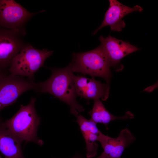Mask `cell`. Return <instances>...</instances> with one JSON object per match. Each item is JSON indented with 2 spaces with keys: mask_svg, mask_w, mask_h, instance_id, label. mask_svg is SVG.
<instances>
[{
  "mask_svg": "<svg viewBox=\"0 0 158 158\" xmlns=\"http://www.w3.org/2000/svg\"><path fill=\"white\" fill-rule=\"evenodd\" d=\"M10 74L8 71L6 70L0 68V79Z\"/></svg>",
  "mask_w": 158,
  "mask_h": 158,
  "instance_id": "obj_15",
  "label": "cell"
},
{
  "mask_svg": "<svg viewBox=\"0 0 158 158\" xmlns=\"http://www.w3.org/2000/svg\"><path fill=\"white\" fill-rule=\"evenodd\" d=\"M109 7L106 11L102 22L93 33L95 34L102 28L109 26L111 30L119 32L125 27L126 24L123 18L126 15L133 12H141L142 8L137 5L133 7L125 6L116 0H109Z\"/></svg>",
  "mask_w": 158,
  "mask_h": 158,
  "instance_id": "obj_8",
  "label": "cell"
},
{
  "mask_svg": "<svg viewBox=\"0 0 158 158\" xmlns=\"http://www.w3.org/2000/svg\"><path fill=\"white\" fill-rule=\"evenodd\" d=\"M93 100V108L89 112L91 117L90 119L96 124L99 123L104 124L107 129H108V124L112 121L118 119H131L134 117L133 114L130 111H127L121 116H114L107 110L99 99Z\"/></svg>",
  "mask_w": 158,
  "mask_h": 158,
  "instance_id": "obj_13",
  "label": "cell"
},
{
  "mask_svg": "<svg viewBox=\"0 0 158 158\" xmlns=\"http://www.w3.org/2000/svg\"><path fill=\"white\" fill-rule=\"evenodd\" d=\"M3 121V120L1 118H0V121Z\"/></svg>",
  "mask_w": 158,
  "mask_h": 158,
  "instance_id": "obj_18",
  "label": "cell"
},
{
  "mask_svg": "<svg viewBox=\"0 0 158 158\" xmlns=\"http://www.w3.org/2000/svg\"><path fill=\"white\" fill-rule=\"evenodd\" d=\"M13 0H0V27L25 32V26L34 15Z\"/></svg>",
  "mask_w": 158,
  "mask_h": 158,
  "instance_id": "obj_6",
  "label": "cell"
},
{
  "mask_svg": "<svg viewBox=\"0 0 158 158\" xmlns=\"http://www.w3.org/2000/svg\"><path fill=\"white\" fill-rule=\"evenodd\" d=\"M0 121V152L4 158H25L21 149L22 141Z\"/></svg>",
  "mask_w": 158,
  "mask_h": 158,
  "instance_id": "obj_11",
  "label": "cell"
},
{
  "mask_svg": "<svg viewBox=\"0 0 158 158\" xmlns=\"http://www.w3.org/2000/svg\"><path fill=\"white\" fill-rule=\"evenodd\" d=\"M97 158H112L106 155L103 152L99 157Z\"/></svg>",
  "mask_w": 158,
  "mask_h": 158,
  "instance_id": "obj_16",
  "label": "cell"
},
{
  "mask_svg": "<svg viewBox=\"0 0 158 158\" xmlns=\"http://www.w3.org/2000/svg\"><path fill=\"white\" fill-rule=\"evenodd\" d=\"M0 158H3L1 157L0 156Z\"/></svg>",
  "mask_w": 158,
  "mask_h": 158,
  "instance_id": "obj_19",
  "label": "cell"
},
{
  "mask_svg": "<svg viewBox=\"0 0 158 158\" xmlns=\"http://www.w3.org/2000/svg\"><path fill=\"white\" fill-rule=\"evenodd\" d=\"M36 99L32 97L29 103L21 105L18 112L11 118L3 121L4 126L22 142H32L42 145L43 141L37 136L40 118L35 110Z\"/></svg>",
  "mask_w": 158,
  "mask_h": 158,
  "instance_id": "obj_2",
  "label": "cell"
},
{
  "mask_svg": "<svg viewBox=\"0 0 158 158\" xmlns=\"http://www.w3.org/2000/svg\"><path fill=\"white\" fill-rule=\"evenodd\" d=\"M72 158H80L79 157H73Z\"/></svg>",
  "mask_w": 158,
  "mask_h": 158,
  "instance_id": "obj_17",
  "label": "cell"
},
{
  "mask_svg": "<svg viewBox=\"0 0 158 158\" xmlns=\"http://www.w3.org/2000/svg\"><path fill=\"white\" fill-rule=\"evenodd\" d=\"M100 45L106 54L111 66L118 63L123 57L140 49L130 43L109 35L105 38L100 36Z\"/></svg>",
  "mask_w": 158,
  "mask_h": 158,
  "instance_id": "obj_10",
  "label": "cell"
},
{
  "mask_svg": "<svg viewBox=\"0 0 158 158\" xmlns=\"http://www.w3.org/2000/svg\"><path fill=\"white\" fill-rule=\"evenodd\" d=\"M135 140L130 130L126 128L121 130L115 138L105 135L100 131L97 141L100 143L104 153L112 158H120L125 148Z\"/></svg>",
  "mask_w": 158,
  "mask_h": 158,
  "instance_id": "obj_9",
  "label": "cell"
},
{
  "mask_svg": "<svg viewBox=\"0 0 158 158\" xmlns=\"http://www.w3.org/2000/svg\"><path fill=\"white\" fill-rule=\"evenodd\" d=\"M25 33L0 27V68L8 71L12 60L25 44Z\"/></svg>",
  "mask_w": 158,
  "mask_h": 158,
  "instance_id": "obj_7",
  "label": "cell"
},
{
  "mask_svg": "<svg viewBox=\"0 0 158 158\" xmlns=\"http://www.w3.org/2000/svg\"><path fill=\"white\" fill-rule=\"evenodd\" d=\"M37 83L26 77L10 73L1 78L0 112L4 108L14 103L24 92L30 90L37 91Z\"/></svg>",
  "mask_w": 158,
  "mask_h": 158,
  "instance_id": "obj_5",
  "label": "cell"
},
{
  "mask_svg": "<svg viewBox=\"0 0 158 158\" xmlns=\"http://www.w3.org/2000/svg\"><path fill=\"white\" fill-rule=\"evenodd\" d=\"M51 74L46 80L37 83V91L50 93L67 103L70 113L76 117L78 112L85 109L76 100L77 96L73 79V72L71 63L62 68H50Z\"/></svg>",
  "mask_w": 158,
  "mask_h": 158,
  "instance_id": "obj_1",
  "label": "cell"
},
{
  "mask_svg": "<svg viewBox=\"0 0 158 158\" xmlns=\"http://www.w3.org/2000/svg\"><path fill=\"white\" fill-rule=\"evenodd\" d=\"M75 91L77 96L87 100L101 99L105 101L109 96V88L108 84L102 83L92 77L88 78L87 82L84 86Z\"/></svg>",
  "mask_w": 158,
  "mask_h": 158,
  "instance_id": "obj_12",
  "label": "cell"
},
{
  "mask_svg": "<svg viewBox=\"0 0 158 158\" xmlns=\"http://www.w3.org/2000/svg\"><path fill=\"white\" fill-rule=\"evenodd\" d=\"M100 131L98 128L81 132L86 143V157H93L97 154L98 145L96 142Z\"/></svg>",
  "mask_w": 158,
  "mask_h": 158,
  "instance_id": "obj_14",
  "label": "cell"
},
{
  "mask_svg": "<svg viewBox=\"0 0 158 158\" xmlns=\"http://www.w3.org/2000/svg\"><path fill=\"white\" fill-rule=\"evenodd\" d=\"M73 72L104 78L108 84L111 77L109 60L101 46L85 52L74 53L70 63Z\"/></svg>",
  "mask_w": 158,
  "mask_h": 158,
  "instance_id": "obj_3",
  "label": "cell"
},
{
  "mask_svg": "<svg viewBox=\"0 0 158 158\" xmlns=\"http://www.w3.org/2000/svg\"><path fill=\"white\" fill-rule=\"evenodd\" d=\"M53 52L46 49H38L25 43L12 60L8 71L11 74L34 80L35 73L44 66L45 60Z\"/></svg>",
  "mask_w": 158,
  "mask_h": 158,
  "instance_id": "obj_4",
  "label": "cell"
}]
</instances>
